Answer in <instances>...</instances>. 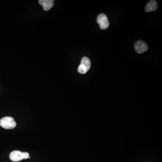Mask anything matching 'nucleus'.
<instances>
[{"instance_id": "obj_4", "label": "nucleus", "mask_w": 162, "mask_h": 162, "mask_svg": "<svg viewBox=\"0 0 162 162\" xmlns=\"http://www.w3.org/2000/svg\"><path fill=\"white\" fill-rule=\"evenodd\" d=\"M134 48L137 53L142 54L148 50V46L145 41H138L134 44Z\"/></svg>"}, {"instance_id": "obj_6", "label": "nucleus", "mask_w": 162, "mask_h": 162, "mask_svg": "<svg viewBox=\"0 0 162 162\" xmlns=\"http://www.w3.org/2000/svg\"><path fill=\"white\" fill-rule=\"evenodd\" d=\"M39 3L43 7L44 11H49L53 7L54 1L53 0H40Z\"/></svg>"}, {"instance_id": "obj_2", "label": "nucleus", "mask_w": 162, "mask_h": 162, "mask_svg": "<svg viewBox=\"0 0 162 162\" xmlns=\"http://www.w3.org/2000/svg\"><path fill=\"white\" fill-rule=\"evenodd\" d=\"M91 62L87 57H84L81 59V64L78 66V71L81 74H85L90 69Z\"/></svg>"}, {"instance_id": "obj_8", "label": "nucleus", "mask_w": 162, "mask_h": 162, "mask_svg": "<svg viewBox=\"0 0 162 162\" xmlns=\"http://www.w3.org/2000/svg\"><path fill=\"white\" fill-rule=\"evenodd\" d=\"M23 160H26V159H29L30 158L29 157V154L27 152L23 153Z\"/></svg>"}, {"instance_id": "obj_1", "label": "nucleus", "mask_w": 162, "mask_h": 162, "mask_svg": "<svg viewBox=\"0 0 162 162\" xmlns=\"http://www.w3.org/2000/svg\"><path fill=\"white\" fill-rule=\"evenodd\" d=\"M0 126L6 129H12L16 126L15 120L11 117H5L0 120Z\"/></svg>"}, {"instance_id": "obj_5", "label": "nucleus", "mask_w": 162, "mask_h": 162, "mask_svg": "<svg viewBox=\"0 0 162 162\" xmlns=\"http://www.w3.org/2000/svg\"><path fill=\"white\" fill-rule=\"evenodd\" d=\"M10 159L13 162H19L23 160V153L20 151L15 150L10 154Z\"/></svg>"}, {"instance_id": "obj_7", "label": "nucleus", "mask_w": 162, "mask_h": 162, "mask_svg": "<svg viewBox=\"0 0 162 162\" xmlns=\"http://www.w3.org/2000/svg\"><path fill=\"white\" fill-rule=\"evenodd\" d=\"M157 8H158V5L157 2L152 0L147 3L145 7V11L147 12H155L157 10Z\"/></svg>"}, {"instance_id": "obj_3", "label": "nucleus", "mask_w": 162, "mask_h": 162, "mask_svg": "<svg viewBox=\"0 0 162 162\" xmlns=\"http://www.w3.org/2000/svg\"><path fill=\"white\" fill-rule=\"evenodd\" d=\"M97 22L100 25L101 29L102 30L107 29L110 25L108 18L103 13L101 14L97 17Z\"/></svg>"}]
</instances>
